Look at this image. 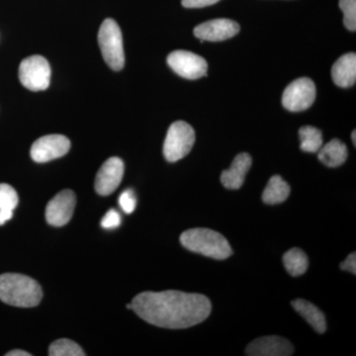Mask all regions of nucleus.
<instances>
[{
  "instance_id": "21",
  "label": "nucleus",
  "mask_w": 356,
  "mask_h": 356,
  "mask_svg": "<svg viewBox=\"0 0 356 356\" xmlns=\"http://www.w3.org/2000/svg\"><path fill=\"white\" fill-rule=\"evenodd\" d=\"M50 356H84L83 348L74 341L67 339H58L49 348Z\"/></svg>"
},
{
  "instance_id": "17",
  "label": "nucleus",
  "mask_w": 356,
  "mask_h": 356,
  "mask_svg": "<svg viewBox=\"0 0 356 356\" xmlns=\"http://www.w3.org/2000/svg\"><path fill=\"white\" fill-rule=\"evenodd\" d=\"M318 159L329 168H337L346 163L348 147L339 139L332 140L318 152Z\"/></svg>"
},
{
  "instance_id": "12",
  "label": "nucleus",
  "mask_w": 356,
  "mask_h": 356,
  "mask_svg": "<svg viewBox=\"0 0 356 356\" xmlns=\"http://www.w3.org/2000/svg\"><path fill=\"white\" fill-rule=\"evenodd\" d=\"M240 32V25L231 19L221 18L204 22L194 29V35L202 41L220 42L233 38Z\"/></svg>"
},
{
  "instance_id": "13",
  "label": "nucleus",
  "mask_w": 356,
  "mask_h": 356,
  "mask_svg": "<svg viewBox=\"0 0 356 356\" xmlns=\"http://www.w3.org/2000/svg\"><path fill=\"white\" fill-rule=\"evenodd\" d=\"M245 353L250 356H289L294 353V346L284 337H262L248 344Z\"/></svg>"
},
{
  "instance_id": "26",
  "label": "nucleus",
  "mask_w": 356,
  "mask_h": 356,
  "mask_svg": "<svg viewBox=\"0 0 356 356\" xmlns=\"http://www.w3.org/2000/svg\"><path fill=\"white\" fill-rule=\"evenodd\" d=\"M220 0H182V6L186 8H202V7L213 6Z\"/></svg>"
},
{
  "instance_id": "24",
  "label": "nucleus",
  "mask_w": 356,
  "mask_h": 356,
  "mask_svg": "<svg viewBox=\"0 0 356 356\" xmlns=\"http://www.w3.org/2000/svg\"><path fill=\"white\" fill-rule=\"evenodd\" d=\"M119 205L126 214H131L136 209L137 199L132 189H127L121 194L119 197Z\"/></svg>"
},
{
  "instance_id": "4",
  "label": "nucleus",
  "mask_w": 356,
  "mask_h": 356,
  "mask_svg": "<svg viewBox=\"0 0 356 356\" xmlns=\"http://www.w3.org/2000/svg\"><path fill=\"white\" fill-rule=\"evenodd\" d=\"M98 44L102 50L103 58L110 69L119 72L125 65L123 38L120 27L116 21L108 19L103 21L98 32Z\"/></svg>"
},
{
  "instance_id": "22",
  "label": "nucleus",
  "mask_w": 356,
  "mask_h": 356,
  "mask_svg": "<svg viewBox=\"0 0 356 356\" xmlns=\"http://www.w3.org/2000/svg\"><path fill=\"white\" fill-rule=\"evenodd\" d=\"M18 194L9 184H0V212H13L18 205Z\"/></svg>"
},
{
  "instance_id": "29",
  "label": "nucleus",
  "mask_w": 356,
  "mask_h": 356,
  "mask_svg": "<svg viewBox=\"0 0 356 356\" xmlns=\"http://www.w3.org/2000/svg\"><path fill=\"white\" fill-rule=\"evenodd\" d=\"M356 131H353V134H351V140H353V145H356Z\"/></svg>"
},
{
  "instance_id": "23",
  "label": "nucleus",
  "mask_w": 356,
  "mask_h": 356,
  "mask_svg": "<svg viewBox=\"0 0 356 356\" xmlns=\"http://www.w3.org/2000/svg\"><path fill=\"white\" fill-rule=\"evenodd\" d=\"M339 8L343 13V24L350 31L356 30V0H339Z\"/></svg>"
},
{
  "instance_id": "20",
  "label": "nucleus",
  "mask_w": 356,
  "mask_h": 356,
  "mask_svg": "<svg viewBox=\"0 0 356 356\" xmlns=\"http://www.w3.org/2000/svg\"><path fill=\"white\" fill-rule=\"evenodd\" d=\"M300 142L302 151L306 153H318L323 146L322 132L312 126H304L299 131Z\"/></svg>"
},
{
  "instance_id": "25",
  "label": "nucleus",
  "mask_w": 356,
  "mask_h": 356,
  "mask_svg": "<svg viewBox=\"0 0 356 356\" xmlns=\"http://www.w3.org/2000/svg\"><path fill=\"white\" fill-rule=\"evenodd\" d=\"M121 224V216L116 210L111 209L103 217L102 221V228L111 229L118 228Z\"/></svg>"
},
{
  "instance_id": "19",
  "label": "nucleus",
  "mask_w": 356,
  "mask_h": 356,
  "mask_svg": "<svg viewBox=\"0 0 356 356\" xmlns=\"http://www.w3.org/2000/svg\"><path fill=\"white\" fill-rule=\"evenodd\" d=\"M283 264L290 275L300 276L303 275L308 269L309 259L303 250L294 248L283 255Z\"/></svg>"
},
{
  "instance_id": "3",
  "label": "nucleus",
  "mask_w": 356,
  "mask_h": 356,
  "mask_svg": "<svg viewBox=\"0 0 356 356\" xmlns=\"http://www.w3.org/2000/svg\"><path fill=\"white\" fill-rule=\"evenodd\" d=\"M180 243L186 250L222 261L233 254L227 238L213 229L196 228L187 229L180 236Z\"/></svg>"
},
{
  "instance_id": "7",
  "label": "nucleus",
  "mask_w": 356,
  "mask_h": 356,
  "mask_svg": "<svg viewBox=\"0 0 356 356\" xmlns=\"http://www.w3.org/2000/svg\"><path fill=\"white\" fill-rule=\"evenodd\" d=\"M315 98V83L308 77H302L292 81L285 89L282 104L289 111L301 112L310 108Z\"/></svg>"
},
{
  "instance_id": "8",
  "label": "nucleus",
  "mask_w": 356,
  "mask_h": 356,
  "mask_svg": "<svg viewBox=\"0 0 356 356\" xmlns=\"http://www.w3.org/2000/svg\"><path fill=\"white\" fill-rule=\"evenodd\" d=\"M168 64L178 76L187 79H198L207 74V62L188 51H172L168 57Z\"/></svg>"
},
{
  "instance_id": "5",
  "label": "nucleus",
  "mask_w": 356,
  "mask_h": 356,
  "mask_svg": "<svg viewBox=\"0 0 356 356\" xmlns=\"http://www.w3.org/2000/svg\"><path fill=\"white\" fill-rule=\"evenodd\" d=\"M195 143V132L189 124L177 121L170 125L163 144V156L170 163H175L191 153Z\"/></svg>"
},
{
  "instance_id": "2",
  "label": "nucleus",
  "mask_w": 356,
  "mask_h": 356,
  "mask_svg": "<svg viewBox=\"0 0 356 356\" xmlns=\"http://www.w3.org/2000/svg\"><path fill=\"white\" fill-rule=\"evenodd\" d=\"M43 291L36 280L19 273L0 275V300L7 305L33 308L39 305Z\"/></svg>"
},
{
  "instance_id": "11",
  "label": "nucleus",
  "mask_w": 356,
  "mask_h": 356,
  "mask_svg": "<svg viewBox=\"0 0 356 356\" xmlns=\"http://www.w3.org/2000/svg\"><path fill=\"white\" fill-rule=\"evenodd\" d=\"M124 168H125L121 159L113 156L107 159L96 175V192L102 196L113 193L123 179Z\"/></svg>"
},
{
  "instance_id": "28",
  "label": "nucleus",
  "mask_w": 356,
  "mask_h": 356,
  "mask_svg": "<svg viewBox=\"0 0 356 356\" xmlns=\"http://www.w3.org/2000/svg\"><path fill=\"white\" fill-rule=\"evenodd\" d=\"M6 356H31L30 353H28L27 351L16 350L13 351H9L8 353H6Z\"/></svg>"
},
{
  "instance_id": "1",
  "label": "nucleus",
  "mask_w": 356,
  "mask_h": 356,
  "mask_svg": "<svg viewBox=\"0 0 356 356\" xmlns=\"http://www.w3.org/2000/svg\"><path fill=\"white\" fill-rule=\"evenodd\" d=\"M132 310L149 324L165 329H187L211 314L210 300L202 294L177 290L143 292L132 301Z\"/></svg>"
},
{
  "instance_id": "15",
  "label": "nucleus",
  "mask_w": 356,
  "mask_h": 356,
  "mask_svg": "<svg viewBox=\"0 0 356 356\" xmlns=\"http://www.w3.org/2000/svg\"><path fill=\"white\" fill-rule=\"evenodd\" d=\"M332 81L339 88H348L356 81V55L348 53L339 58L332 69Z\"/></svg>"
},
{
  "instance_id": "9",
  "label": "nucleus",
  "mask_w": 356,
  "mask_h": 356,
  "mask_svg": "<svg viewBox=\"0 0 356 356\" xmlns=\"http://www.w3.org/2000/svg\"><path fill=\"white\" fill-rule=\"evenodd\" d=\"M70 142L65 136L48 135L40 138L32 145L31 158L36 163H48L69 153Z\"/></svg>"
},
{
  "instance_id": "6",
  "label": "nucleus",
  "mask_w": 356,
  "mask_h": 356,
  "mask_svg": "<svg viewBox=\"0 0 356 356\" xmlns=\"http://www.w3.org/2000/svg\"><path fill=\"white\" fill-rule=\"evenodd\" d=\"M18 74L22 86L29 90H46L50 86V64L42 56H31L24 58L21 62Z\"/></svg>"
},
{
  "instance_id": "18",
  "label": "nucleus",
  "mask_w": 356,
  "mask_h": 356,
  "mask_svg": "<svg viewBox=\"0 0 356 356\" xmlns=\"http://www.w3.org/2000/svg\"><path fill=\"white\" fill-rule=\"evenodd\" d=\"M290 194V186L286 181L280 175H274L269 179L264 194H262V200L269 205H275L284 202Z\"/></svg>"
},
{
  "instance_id": "16",
  "label": "nucleus",
  "mask_w": 356,
  "mask_h": 356,
  "mask_svg": "<svg viewBox=\"0 0 356 356\" xmlns=\"http://www.w3.org/2000/svg\"><path fill=\"white\" fill-rule=\"evenodd\" d=\"M291 305L318 334H324L327 331V322L324 314L311 302L297 299L292 302Z\"/></svg>"
},
{
  "instance_id": "10",
  "label": "nucleus",
  "mask_w": 356,
  "mask_h": 356,
  "mask_svg": "<svg viewBox=\"0 0 356 356\" xmlns=\"http://www.w3.org/2000/svg\"><path fill=\"white\" fill-rule=\"evenodd\" d=\"M76 201V195L72 191H60L47 205V222L55 227L67 225L74 215Z\"/></svg>"
},
{
  "instance_id": "30",
  "label": "nucleus",
  "mask_w": 356,
  "mask_h": 356,
  "mask_svg": "<svg viewBox=\"0 0 356 356\" xmlns=\"http://www.w3.org/2000/svg\"><path fill=\"white\" fill-rule=\"evenodd\" d=\"M127 309H130V310H132V304H128Z\"/></svg>"
},
{
  "instance_id": "27",
  "label": "nucleus",
  "mask_w": 356,
  "mask_h": 356,
  "mask_svg": "<svg viewBox=\"0 0 356 356\" xmlns=\"http://www.w3.org/2000/svg\"><path fill=\"white\" fill-rule=\"evenodd\" d=\"M341 268L343 270L350 271L353 275L356 274V254L355 252H353L346 257V261L341 262Z\"/></svg>"
},
{
  "instance_id": "14",
  "label": "nucleus",
  "mask_w": 356,
  "mask_h": 356,
  "mask_svg": "<svg viewBox=\"0 0 356 356\" xmlns=\"http://www.w3.org/2000/svg\"><path fill=\"white\" fill-rule=\"evenodd\" d=\"M252 158L247 153L238 154L229 170L221 175V182L225 188L236 191L243 186L245 175L252 166Z\"/></svg>"
}]
</instances>
